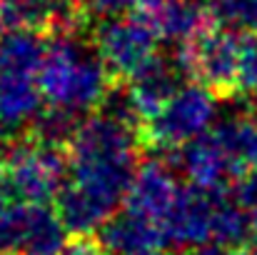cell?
<instances>
[{"mask_svg": "<svg viewBox=\"0 0 257 255\" xmlns=\"http://www.w3.org/2000/svg\"><path fill=\"white\" fill-rule=\"evenodd\" d=\"M68 143V180L58 195V215L68 233L87 235L125 205L138 173V138L130 120L105 110L85 118Z\"/></svg>", "mask_w": 257, "mask_h": 255, "instance_id": "1", "label": "cell"}, {"mask_svg": "<svg viewBox=\"0 0 257 255\" xmlns=\"http://www.w3.org/2000/svg\"><path fill=\"white\" fill-rule=\"evenodd\" d=\"M38 83L48 108L85 115L110 98V73L102 60L73 38H55L48 45Z\"/></svg>", "mask_w": 257, "mask_h": 255, "instance_id": "2", "label": "cell"}, {"mask_svg": "<svg viewBox=\"0 0 257 255\" xmlns=\"http://www.w3.org/2000/svg\"><path fill=\"white\" fill-rule=\"evenodd\" d=\"M220 118L217 90L202 83H187L175 90L165 108L145 123V138L163 150H180L187 143L215 130Z\"/></svg>", "mask_w": 257, "mask_h": 255, "instance_id": "3", "label": "cell"}, {"mask_svg": "<svg viewBox=\"0 0 257 255\" xmlns=\"http://www.w3.org/2000/svg\"><path fill=\"white\" fill-rule=\"evenodd\" d=\"M5 183L23 203H45L58 198L68 180V160L60 148L40 138L15 143L5 155Z\"/></svg>", "mask_w": 257, "mask_h": 255, "instance_id": "4", "label": "cell"}, {"mask_svg": "<svg viewBox=\"0 0 257 255\" xmlns=\"http://www.w3.org/2000/svg\"><path fill=\"white\" fill-rule=\"evenodd\" d=\"M65 233L63 218L45 203H15L0 213V253L58 255Z\"/></svg>", "mask_w": 257, "mask_h": 255, "instance_id": "5", "label": "cell"}, {"mask_svg": "<svg viewBox=\"0 0 257 255\" xmlns=\"http://www.w3.org/2000/svg\"><path fill=\"white\" fill-rule=\"evenodd\" d=\"M158 33L138 15L102 20L95 30V55L110 75L130 78L155 58Z\"/></svg>", "mask_w": 257, "mask_h": 255, "instance_id": "6", "label": "cell"}, {"mask_svg": "<svg viewBox=\"0 0 257 255\" xmlns=\"http://www.w3.org/2000/svg\"><path fill=\"white\" fill-rule=\"evenodd\" d=\"M242 40L237 33L215 28L200 33L195 40L180 45L177 68L212 90H230L237 80Z\"/></svg>", "mask_w": 257, "mask_h": 255, "instance_id": "7", "label": "cell"}, {"mask_svg": "<svg viewBox=\"0 0 257 255\" xmlns=\"http://www.w3.org/2000/svg\"><path fill=\"white\" fill-rule=\"evenodd\" d=\"M85 18L80 0H0V35L53 30L58 38H73Z\"/></svg>", "mask_w": 257, "mask_h": 255, "instance_id": "8", "label": "cell"}, {"mask_svg": "<svg viewBox=\"0 0 257 255\" xmlns=\"http://www.w3.org/2000/svg\"><path fill=\"white\" fill-rule=\"evenodd\" d=\"M222 198V190H200L192 185L182 188L180 198L163 220L168 243L195 250L215 240V215Z\"/></svg>", "mask_w": 257, "mask_h": 255, "instance_id": "9", "label": "cell"}, {"mask_svg": "<svg viewBox=\"0 0 257 255\" xmlns=\"http://www.w3.org/2000/svg\"><path fill=\"white\" fill-rule=\"evenodd\" d=\"M182 188L177 183V175L165 163L150 160L140 165L125 195V210L150 218L155 223H163L172 210L175 200L180 198Z\"/></svg>", "mask_w": 257, "mask_h": 255, "instance_id": "10", "label": "cell"}, {"mask_svg": "<svg viewBox=\"0 0 257 255\" xmlns=\"http://www.w3.org/2000/svg\"><path fill=\"white\" fill-rule=\"evenodd\" d=\"M135 15L143 18L163 40L185 45L205 33L207 5L197 0H138Z\"/></svg>", "mask_w": 257, "mask_h": 255, "instance_id": "11", "label": "cell"}, {"mask_svg": "<svg viewBox=\"0 0 257 255\" xmlns=\"http://www.w3.org/2000/svg\"><path fill=\"white\" fill-rule=\"evenodd\" d=\"M177 63H168L165 58H153L145 63L135 75L127 78V88L122 93L130 113L135 120H150L155 118L165 103L175 95L177 85Z\"/></svg>", "mask_w": 257, "mask_h": 255, "instance_id": "12", "label": "cell"}, {"mask_svg": "<svg viewBox=\"0 0 257 255\" xmlns=\"http://www.w3.org/2000/svg\"><path fill=\"white\" fill-rule=\"evenodd\" d=\"M168 238L163 223L122 210L100 228V245L107 255H155Z\"/></svg>", "mask_w": 257, "mask_h": 255, "instance_id": "13", "label": "cell"}, {"mask_svg": "<svg viewBox=\"0 0 257 255\" xmlns=\"http://www.w3.org/2000/svg\"><path fill=\"white\" fill-rule=\"evenodd\" d=\"M177 168L192 188L200 190H222V185L232 178L230 163L212 133L180 148Z\"/></svg>", "mask_w": 257, "mask_h": 255, "instance_id": "14", "label": "cell"}, {"mask_svg": "<svg viewBox=\"0 0 257 255\" xmlns=\"http://www.w3.org/2000/svg\"><path fill=\"white\" fill-rule=\"evenodd\" d=\"M43 90L38 75L0 73V118L5 128H23L35 123L43 113Z\"/></svg>", "mask_w": 257, "mask_h": 255, "instance_id": "15", "label": "cell"}, {"mask_svg": "<svg viewBox=\"0 0 257 255\" xmlns=\"http://www.w3.org/2000/svg\"><path fill=\"white\" fill-rule=\"evenodd\" d=\"M212 135L217 138L232 178L257 168V118L255 115H232L215 125Z\"/></svg>", "mask_w": 257, "mask_h": 255, "instance_id": "16", "label": "cell"}, {"mask_svg": "<svg viewBox=\"0 0 257 255\" xmlns=\"http://www.w3.org/2000/svg\"><path fill=\"white\" fill-rule=\"evenodd\" d=\"M48 45L38 33H3L0 35V73L38 75Z\"/></svg>", "mask_w": 257, "mask_h": 255, "instance_id": "17", "label": "cell"}, {"mask_svg": "<svg viewBox=\"0 0 257 255\" xmlns=\"http://www.w3.org/2000/svg\"><path fill=\"white\" fill-rule=\"evenodd\" d=\"M215 243L222 248H245L252 243V213L222 198L215 215Z\"/></svg>", "mask_w": 257, "mask_h": 255, "instance_id": "18", "label": "cell"}, {"mask_svg": "<svg viewBox=\"0 0 257 255\" xmlns=\"http://www.w3.org/2000/svg\"><path fill=\"white\" fill-rule=\"evenodd\" d=\"M207 15L222 30L257 35V0H207Z\"/></svg>", "mask_w": 257, "mask_h": 255, "instance_id": "19", "label": "cell"}, {"mask_svg": "<svg viewBox=\"0 0 257 255\" xmlns=\"http://www.w3.org/2000/svg\"><path fill=\"white\" fill-rule=\"evenodd\" d=\"M78 118L65 113V110H58V108H48L40 113V118L35 120V128H38V138L45 140V143H53V145H60L65 140L73 138L75 128L80 123H75Z\"/></svg>", "mask_w": 257, "mask_h": 255, "instance_id": "20", "label": "cell"}, {"mask_svg": "<svg viewBox=\"0 0 257 255\" xmlns=\"http://www.w3.org/2000/svg\"><path fill=\"white\" fill-rule=\"evenodd\" d=\"M235 88L242 90L245 95L257 98V35H250L247 40H242Z\"/></svg>", "mask_w": 257, "mask_h": 255, "instance_id": "21", "label": "cell"}, {"mask_svg": "<svg viewBox=\"0 0 257 255\" xmlns=\"http://www.w3.org/2000/svg\"><path fill=\"white\" fill-rule=\"evenodd\" d=\"M235 203L247 213H257V168L247 170L235 183Z\"/></svg>", "mask_w": 257, "mask_h": 255, "instance_id": "22", "label": "cell"}, {"mask_svg": "<svg viewBox=\"0 0 257 255\" xmlns=\"http://www.w3.org/2000/svg\"><path fill=\"white\" fill-rule=\"evenodd\" d=\"M135 3L138 0H80V5L85 8L90 15H97L102 20L125 15L130 8H135Z\"/></svg>", "mask_w": 257, "mask_h": 255, "instance_id": "23", "label": "cell"}, {"mask_svg": "<svg viewBox=\"0 0 257 255\" xmlns=\"http://www.w3.org/2000/svg\"><path fill=\"white\" fill-rule=\"evenodd\" d=\"M58 255H107V253L102 250V245H100V243H92V240L80 238V240L65 243V248H63Z\"/></svg>", "mask_w": 257, "mask_h": 255, "instance_id": "24", "label": "cell"}, {"mask_svg": "<svg viewBox=\"0 0 257 255\" xmlns=\"http://www.w3.org/2000/svg\"><path fill=\"white\" fill-rule=\"evenodd\" d=\"M192 255H230L222 245H217V243H207V245H202V248H195V253Z\"/></svg>", "mask_w": 257, "mask_h": 255, "instance_id": "25", "label": "cell"}, {"mask_svg": "<svg viewBox=\"0 0 257 255\" xmlns=\"http://www.w3.org/2000/svg\"><path fill=\"white\" fill-rule=\"evenodd\" d=\"M230 255H257V250H247V248H235V250H230Z\"/></svg>", "mask_w": 257, "mask_h": 255, "instance_id": "26", "label": "cell"}, {"mask_svg": "<svg viewBox=\"0 0 257 255\" xmlns=\"http://www.w3.org/2000/svg\"><path fill=\"white\" fill-rule=\"evenodd\" d=\"M252 243L257 245V213H252Z\"/></svg>", "mask_w": 257, "mask_h": 255, "instance_id": "27", "label": "cell"}, {"mask_svg": "<svg viewBox=\"0 0 257 255\" xmlns=\"http://www.w3.org/2000/svg\"><path fill=\"white\" fill-rule=\"evenodd\" d=\"M3 135H5V123H3V118H0V143H3Z\"/></svg>", "mask_w": 257, "mask_h": 255, "instance_id": "28", "label": "cell"}, {"mask_svg": "<svg viewBox=\"0 0 257 255\" xmlns=\"http://www.w3.org/2000/svg\"><path fill=\"white\" fill-rule=\"evenodd\" d=\"M155 255H170V253H163V250H160V253H155Z\"/></svg>", "mask_w": 257, "mask_h": 255, "instance_id": "29", "label": "cell"}]
</instances>
